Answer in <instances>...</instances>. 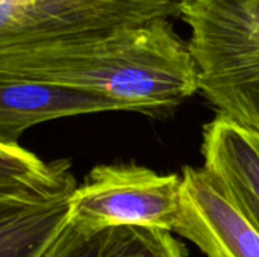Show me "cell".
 Instances as JSON below:
<instances>
[{"instance_id":"52a82bcc","label":"cell","mask_w":259,"mask_h":257,"mask_svg":"<svg viewBox=\"0 0 259 257\" xmlns=\"http://www.w3.org/2000/svg\"><path fill=\"white\" fill-rule=\"evenodd\" d=\"M76 183L55 192L0 195V257H41L68 220Z\"/></svg>"},{"instance_id":"7a4b0ae2","label":"cell","mask_w":259,"mask_h":257,"mask_svg":"<svg viewBox=\"0 0 259 257\" xmlns=\"http://www.w3.org/2000/svg\"><path fill=\"white\" fill-rule=\"evenodd\" d=\"M181 17L199 91L220 117L259 133V0H193Z\"/></svg>"},{"instance_id":"8992f818","label":"cell","mask_w":259,"mask_h":257,"mask_svg":"<svg viewBox=\"0 0 259 257\" xmlns=\"http://www.w3.org/2000/svg\"><path fill=\"white\" fill-rule=\"evenodd\" d=\"M123 111L106 97L53 83L0 79V147L18 148L29 127L61 117Z\"/></svg>"},{"instance_id":"ba28073f","label":"cell","mask_w":259,"mask_h":257,"mask_svg":"<svg viewBox=\"0 0 259 257\" xmlns=\"http://www.w3.org/2000/svg\"><path fill=\"white\" fill-rule=\"evenodd\" d=\"M74 183L68 162L46 164L23 147H0V195L55 192Z\"/></svg>"},{"instance_id":"277c9868","label":"cell","mask_w":259,"mask_h":257,"mask_svg":"<svg viewBox=\"0 0 259 257\" xmlns=\"http://www.w3.org/2000/svg\"><path fill=\"white\" fill-rule=\"evenodd\" d=\"M185 217L175 232L208 257H259V233L203 168L182 173Z\"/></svg>"},{"instance_id":"3957f363","label":"cell","mask_w":259,"mask_h":257,"mask_svg":"<svg viewBox=\"0 0 259 257\" xmlns=\"http://www.w3.org/2000/svg\"><path fill=\"white\" fill-rule=\"evenodd\" d=\"M184 182L146 167L99 165L70 195L68 220L88 232L138 227L176 232L184 223Z\"/></svg>"},{"instance_id":"6da1fadb","label":"cell","mask_w":259,"mask_h":257,"mask_svg":"<svg viewBox=\"0 0 259 257\" xmlns=\"http://www.w3.org/2000/svg\"><path fill=\"white\" fill-rule=\"evenodd\" d=\"M0 79L74 88L147 115L168 112L199 91L188 42L170 20L82 44L0 55Z\"/></svg>"},{"instance_id":"9c48e42d","label":"cell","mask_w":259,"mask_h":257,"mask_svg":"<svg viewBox=\"0 0 259 257\" xmlns=\"http://www.w3.org/2000/svg\"><path fill=\"white\" fill-rule=\"evenodd\" d=\"M100 257H187L168 232L138 227L111 229Z\"/></svg>"},{"instance_id":"5b68a950","label":"cell","mask_w":259,"mask_h":257,"mask_svg":"<svg viewBox=\"0 0 259 257\" xmlns=\"http://www.w3.org/2000/svg\"><path fill=\"white\" fill-rule=\"evenodd\" d=\"M203 170L259 233V133L217 115L203 129Z\"/></svg>"},{"instance_id":"30bf717a","label":"cell","mask_w":259,"mask_h":257,"mask_svg":"<svg viewBox=\"0 0 259 257\" xmlns=\"http://www.w3.org/2000/svg\"><path fill=\"white\" fill-rule=\"evenodd\" d=\"M109 230L94 233L67 220L41 257H100Z\"/></svg>"}]
</instances>
